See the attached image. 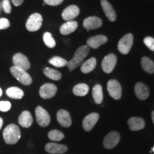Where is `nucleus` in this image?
I'll list each match as a JSON object with an SVG mask.
<instances>
[{
	"mask_svg": "<svg viewBox=\"0 0 154 154\" xmlns=\"http://www.w3.org/2000/svg\"><path fill=\"white\" fill-rule=\"evenodd\" d=\"M2 95V88H0V97H1Z\"/></svg>",
	"mask_w": 154,
	"mask_h": 154,
	"instance_id": "nucleus-40",
	"label": "nucleus"
},
{
	"mask_svg": "<svg viewBox=\"0 0 154 154\" xmlns=\"http://www.w3.org/2000/svg\"><path fill=\"white\" fill-rule=\"evenodd\" d=\"M107 90L113 99L119 100L122 95V88L118 81L115 79L109 80L107 83Z\"/></svg>",
	"mask_w": 154,
	"mask_h": 154,
	"instance_id": "nucleus-7",
	"label": "nucleus"
},
{
	"mask_svg": "<svg viewBox=\"0 0 154 154\" xmlns=\"http://www.w3.org/2000/svg\"><path fill=\"white\" fill-rule=\"evenodd\" d=\"M120 134L117 131H111L105 136L103 145L106 149H112L116 147L120 141Z\"/></svg>",
	"mask_w": 154,
	"mask_h": 154,
	"instance_id": "nucleus-9",
	"label": "nucleus"
},
{
	"mask_svg": "<svg viewBox=\"0 0 154 154\" xmlns=\"http://www.w3.org/2000/svg\"><path fill=\"white\" fill-rule=\"evenodd\" d=\"M108 41V38L104 35H96L89 38L86 42L87 46L89 48L96 49L101 45L106 44Z\"/></svg>",
	"mask_w": 154,
	"mask_h": 154,
	"instance_id": "nucleus-17",
	"label": "nucleus"
},
{
	"mask_svg": "<svg viewBox=\"0 0 154 154\" xmlns=\"http://www.w3.org/2000/svg\"><path fill=\"white\" fill-rule=\"evenodd\" d=\"M13 63L14 66L27 71L30 69L31 63L28 58L22 53L15 54L13 57Z\"/></svg>",
	"mask_w": 154,
	"mask_h": 154,
	"instance_id": "nucleus-11",
	"label": "nucleus"
},
{
	"mask_svg": "<svg viewBox=\"0 0 154 154\" xmlns=\"http://www.w3.org/2000/svg\"><path fill=\"white\" fill-rule=\"evenodd\" d=\"M43 40L46 46L49 48H54L56 46V42L52 34L49 32H45L43 36Z\"/></svg>",
	"mask_w": 154,
	"mask_h": 154,
	"instance_id": "nucleus-31",
	"label": "nucleus"
},
{
	"mask_svg": "<svg viewBox=\"0 0 154 154\" xmlns=\"http://www.w3.org/2000/svg\"><path fill=\"white\" fill-rule=\"evenodd\" d=\"M0 9H1V6H0Z\"/></svg>",
	"mask_w": 154,
	"mask_h": 154,
	"instance_id": "nucleus-42",
	"label": "nucleus"
},
{
	"mask_svg": "<svg viewBox=\"0 0 154 154\" xmlns=\"http://www.w3.org/2000/svg\"><path fill=\"white\" fill-rule=\"evenodd\" d=\"M101 5L104 11L106 16L110 22H115L116 19V13L113 8L112 5H111L107 0H101Z\"/></svg>",
	"mask_w": 154,
	"mask_h": 154,
	"instance_id": "nucleus-19",
	"label": "nucleus"
},
{
	"mask_svg": "<svg viewBox=\"0 0 154 154\" xmlns=\"http://www.w3.org/2000/svg\"><path fill=\"white\" fill-rule=\"evenodd\" d=\"M57 119L61 126L68 128L72 125V118L70 113L64 109H61L57 113Z\"/></svg>",
	"mask_w": 154,
	"mask_h": 154,
	"instance_id": "nucleus-15",
	"label": "nucleus"
},
{
	"mask_svg": "<svg viewBox=\"0 0 154 154\" xmlns=\"http://www.w3.org/2000/svg\"><path fill=\"white\" fill-rule=\"evenodd\" d=\"M43 18L38 13H34L29 17L26 23V28L29 32H36L42 27Z\"/></svg>",
	"mask_w": 154,
	"mask_h": 154,
	"instance_id": "nucleus-4",
	"label": "nucleus"
},
{
	"mask_svg": "<svg viewBox=\"0 0 154 154\" xmlns=\"http://www.w3.org/2000/svg\"><path fill=\"white\" fill-rule=\"evenodd\" d=\"M44 3L49 6H58L63 2V0H44Z\"/></svg>",
	"mask_w": 154,
	"mask_h": 154,
	"instance_id": "nucleus-36",
	"label": "nucleus"
},
{
	"mask_svg": "<svg viewBox=\"0 0 154 154\" xmlns=\"http://www.w3.org/2000/svg\"><path fill=\"white\" fill-rule=\"evenodd\" d=\"M2 7L5 11L7 14H10L11 11V7L10 2L9 0H3L2 1Z\"/></svg>",
	"mask_w": 154,
	"mask_h": 154,
	"instance_id": "nucleus-35",
	"label": "nucleus"
},
{
	"mask_svg": "<svg viewBox=\"0 0 154 154\" xmlns=\"http://www.w3.org/2000/svg\"><path fill=\"white\" fill-rule=\"evenodd\" d=\"M89 91V87L87 84H79L76 85L73 88V93L74 95L78 96H84L88 93Z\"/></svg>",
	"mask_w": 154,
	"mask_h": 154,
	"instance_id": "nucleus-27",
	"label": "nucleus"
},
{
	"mask_svg": "<svg viewBox=\"0 0 154 154\" xmlns=\"http://www.w3.org/2000/svg\"><path fill=\"white\" fill-rule=\"evenodd\" d=\"M117 63V57L114 54H109L103 58L101 63L102 69L106 74H110L113 71Z\"/></svg>",
	"mask_w": 154,
	"mask_h": 154,
	"instance_id": "nucleus-8",
	"label": "nucleus"
},
{
	"mask_svg": "<svg viewBox=\"0 0 154 154\" xmlns=\"http://www.w3.org/2000/svg\"><path fill=\"white\" fill-rule=\"evenodd\" d=\"M45 151L50 154H63L68 151V147L63 144L49 143L45 146Z\"/></svg>",
	"mask_w": 154,
	"mask_h": 154,
	"instance_id": "nucleus-16",
	"label": "nucleus"
},
{
	"mask_svg": "<svg viewBox=\"0 0 154 154\" xmlns=\"http://www.w3.org/2000/svg\"><path fill=\"white\" fill-rule=\"evenodd\" d=\"M3 138L7 144H16L21 138V131L19 126L14 124L8 125L3 131Z\"/></svg>",
	"mask_w": 154,
	"mask_h": 154,
	"instance_id": "nucleus-1",
	"label": "nucleus"
},
{
	"mask_svg": "<svg viewBox=\"0 0 154 154\" xmlns=\"http://www.w3.org/2000/svg\"><path fill=\"white\" fill-rule=\"evenodd\" d=\"M135 93L140 100H146L149 96V88L142 82L136 83L135 85Z\"/></svg>",
	"mask_w": 154,
	"mask_h": 154,
	"instance_id": "nucleus-18",
	"label": "nucleus"
},
{
	"mask_svg": "<svg viewBox=\"0 0 154 154\" xmlns=\"http://www.w3.org/2000/svg\"><path fill=\"white\" fill-rule=\"evenodd\" d=\"M48 137L53 141H59L64 138V134L59 130H51L48 134Z\"/></svg>",
	"mask_w": 154,
	"mask_h": 154,
	"instance_id": "nucleus-30",
	"label": "nucleus"
},
{
	"mask_svg": "<svg viewBox=\"0 0 154 154\" xmlns=\"http://www.w3.org/2000/svg\"><path fill=\"white\" fill-rule=\"evenodd\" d=\"M92 96H93L94 101L97 104H101L103 102V90H102V86L101 85L96 84L94 86L93 89H92Z\"/></svg>",
	"mask_w": 154,
	"mask_h": 154,
	"instance_id": "nucleus-25",
	"label": "nucleus"
},
{
	"mask_svg": "<svg viewBox=\"0 0 154 154\" xmlns=\"http://www.w3.org/2000/svg\"><path fill=\"white\" fill-rule=\"evenodd\" d=\"M102 24H103V22H102L101 19L95 16L87 17L84 19V22H83L84 27L87 30L99 29L102 26Z\"/></svg>",
	"mask_w": 154,
	"mask_h": 154,
	"instance_id": "nucleus-14",
	"label": "nucleus"
},
{
	"mask_svg": "<svg viewBox=\"0 0 154 154\" xmlns=\"http://www.w3.org/2000/svg\"><path fill=\"white\" fill-rule=\"evenodd\" d=\"M153 151H154V147H153Z\"/></svg>",
	"mask_w": 154,
	"mask_h": 154,
	"instance_id": "nucleus-41",
	"label": "nucleus"
},
{
	"mask_svg": "<svg viewBox=\"0 0 154 154\" xmlns=\"http://www.w3.org/2000/svg\"><path fill=\"white\" fill-rule=\"evenodd\" d=\"M141 66L144 72L149 74H154V62L147 57H143L141 59Z\"/></svg>",
	"mask_w": 154,
	"mask_h": 154,
	"instance_id": "nucleus-26",
	"label": "nucleus"
},
{
	"mask_svg": "<svg viewBox=\"0 0 154 154\" xmlns=\"http://www.w3.org/2000/svg\"><path fill=\"white\" fill-rule=\"evenodd\" d=\"M36 120L37 124L42 127H47L49 125L51 117L43 107L38 106L35 109Z\"/></svg>",
	"mask_w": 154,
	"mask_h": 154,
	"instance_id": "nucleus-6",
	"label": "nucleus"
},
{
	"mask_svg": "<svg viewBox=\"0 0 154 154\" xmlns=\"http://www.w3.org/2000/svg\"><path fill=\"white\" fill-rule=\"evenodd\" d=\"M77 28H78V23L76 21H69L61 25L60 33L62 35H69L75 32Z\"/></svg>",
	"mask_w": 154,
	"mask_h": 154,
	"instance_id": "nucleus-22",
	"label": "nucleus"
},
{
	"mask_svg": "<svg viewBox=\"0 0 154 154\" xmlns=\"http://www.w3.org/2000/svg\"><path fill=\"white\" fill-rule=\"evenodd\" d=\"M134 43V36L132 34H127L119 40L118 49L122 54H128L131 49Z\"/></svg>",
	"mask_w": 154,
	"mask_h": 154,
	"instance_id": "nucleus-5",
	"label": "nucleus"
},
{
	"mask_svg": "<svg viewBox=\"0 0 154 154\" xmlns=\"http://www.w3.org/2000/svg\"><path fill=\"white\" fill-rule=\"evenodd\" d=\"M6 94L9 98L14 99H21L24 95V91L20 88L16 87V86L7 88V91H6Z\"/></svg>",
	"mask_w": 154,
	"mask_h": 154,
	"instance_id": "nucleus-24",
	"label": "nucleus"
},
{
	"mask_svg": "<svg viewBox=\"0 0 154 154\" xmlns=\"http://www.w3.org/2000/svg\"><path fill=\"white\" fill-rule=\"evenodd\" d=\"M19 124L24 128H29L33 124V117L29 111H24L19 116Z\"/></svg>",
	"mask_w": 154,
	"mask_h": 154,
	"instance_id": "nucleus-21",
	"label": "nucleus"
},
{
	"mask_svg": "<svg viewBox=\"0 0 154 154\" xmlns=\"http://www.w3.org/2000/svg\"><path fill=\"white\" fill-rule=\"evenodd\" d=\"M151 118H152V121H153V122L154 124V111L151 113Z\"/></svg>",
	"mask_w": 154,
	"mask_h": 154,
	"instance_id": "nucleus-39",
	"label": "nucleus"
},
{
	"mask_svg": "<svg viewBox=\"0 0 154 154\" xmlns=\"http://www.w3.org/2000/svg\"><path fill=\"white\" fill-rule=\"evenodd\" d=\"M11 104L9 101H0V111L2 112H7L11 109Z\"/></svg>",
	"mask_w": 154,
	"mask_h": 154,
	"instance_id": "nucleus-33",
	"label": "nucleus"
},
{
	"mask_svg": "<svg viewBox=\"0 0 154 154\" xmlns=\"http://www.w3.org/2000/svg\"><path fill=\"white\" fill-rule=\"evenodd\" d=\"M128 124L131 131H136L143 129L145 127V121L143 119L139 117H132L128 119Z\"/></svg>",
	"mask_w": 154,
	"mask_h": 154,
	"instance_id": "nucleus-20",
	"label": "nucleus"
},
{
	"mask_svg": "<svg viewBox=\"0 0 154 154\" xmlns=\"http://www.w3.org/2000/svg\"><path fill=\"white\" fill-rule=\"evenodd\" d=\"M57 92V87L51 83L44 84L39 89V95L42 99H49L54 97Z\"/></svg>",
	"mask_w": 154,
	"mask_h": 154,
	"instance_id": "nucleus-10",
	"label": "nucleus"
},
{
	"mask_svg": "<svg viewBox=\"0 0 154 154\" xmlns=\"http://www.w3.org/2000/svg\"><path fill=\"white\" fill-rule=\"evenodd\" d=\"M143 43L152 51H154V38L151 36H146L144 38Z\"/></svg>",
	"mask_w": 154,
	"mask_h": 154,
	"instance_id": "nucleus-32",
	"label": "nucleus"
},
{
	"mask_svg": "<svg viewBox=\"0 0 154 154\" xmlns=\"http://www.w3.org/2000/svg\"><path fill=\"white\" fill-rule=\"evenodd\" d=\"M89 51L90 48L87 45L82 46V47L79 48L75 52L74 57L70 61H68L67 66H68L69 70L72 72V71L76 69L78 66H79L82 64L83 61L88 56Z\"/></svg>",
	"mask_w": 154,
	"mask_h": 154,
	"instance_id": "nucleus-2",
	"label": "nucleus"
},
{
	"mask_svg": "<svg viewBox=\"0 0 154 154\" xmlns=\"http://www.w3.org/2000/svg\"><path fill=\"white\" fill-rule=\"evenodd\" d=\"M49 63H51V65H53V66L61 68V67L67 66L68 61H66V59H63L62 57H54L51 58V59H49Z\"/></svg>",
	"mask_w": 154,
	"mask_h": 154,
	"instance_id": "nucleus-29",
	"label": "nucleus"
},
{
	"mask_svg": "<svg viewBox=\"0 0 154 154\" xmlns=\"http://www.w3.org/2000/svg\"><path fill=\"white\" fill-rule=\"evenodd\" d=\"M96 66V58L91 57L88 59L87 61H84L81 66V71L84 74H88L91 72L95 69Z\"/></svg>",
	"mask_w": 154,
	"mask_h": 154,
	"instance_id": "nucleus-23",
	"label": "nucleus"
},
{
	"mask_svg": "<svg viewBox=\"0 0 154 154\" xmlns=\"http://www.w3.org/2000/svg\"><path fill=\"white\" fill-rule=\"evenodd\" d=\"M10 26V22L7 19L2 18L0 19V29H6Z\"/></svg>",
	"mask_w": 154,
	"mask_h": 154,
	"instance_id": "nucleus-34",
	"label": "nucleus"
},
{
	"mask_svg": "<svg viewBox=\"0 0 154 154\" xmlns=\"http://www.w3.org/2000/svg\"><path fill=\"white\" fill-rule=\"evenodd\" d=\"M10 72L11 75L23 85L29 86L32 83V77L24 69L13 66L10 68Z\"/></svg>",
	"mask_w": 154,
	"mask_h": 154,
	"instance_id": "nucleus-3",
	"label": "nucleus"
},
{
	"mask_svg": "<svg viewBox=\"0 0 154 154\" xmlns=\"http://www.w3.org/2000/svg\"><path fill=\"white\" fill-rule=\"evenodd\" d=\"M2 125H3V119L0 117V130H1L2 127Z\"/></svg>",
	"mask_w": 154,
	"mask_h": 154,
	"instance_id": "nucleus-38",
	"label": "nucleus"
},
{
	"mask_svg": "<svg viewBox=\"0 0 154 154\" xmlns=\"http://www.w3.org/2000/svg\"><path fill=\"white\" fill-rule=\"evenodd\" d=\"M99 119V114L97 113H91L86 116L83 120V128L86 131H90L93 129Z\"/></svg>",
	"mask_w": 154,
	"mask_h": 154,
	"instance_id": "nucleus-12",
	"label": "nucleus"
},
{
	"mask_svg": "<svg viewBox=\"0 0 154 154\" xmlns=\"http://www.w3.org/2000/svg\"><path fill=\"white\" fill-rule=\"evenodd\" d=\"M44 74L46 76L49 78L50 79H52L54 81L60 80L61 79V76H62L61 72L56 70V69L49 68V67H47V68L44 69Z\"/></svg>",
	"mask_w": 154,
	"mask_h": 154,
	"instance_id": "nucleus-28",
	"label": "nucleus"
},
{
	"mask_svg": "<svg viewBox=\"0 0 154 154\" xmlns=\"http://www.w3.org/2000/svg\"><path fill=\"white\" fill-rule=\"evenodd\" d=\"M80 13L79 8L76 5H70L67 7L63 11L62 18L65 21L69 22V21H72L73 19L76 18L79 16Z\"/></svg>",
	"mask_w": 154,
	"mask_h": 154,
	"instance_id": "nucleus-13",
	"label": "nucleus"
},
{
	"mask_svg": "<svg viewBox=\"0 0 154 154\" xmlns=\"http://www.w3.org/2000/svg\"><path fill=\"white\" fill-rule=\"evenodd\" d=\"M11 1H12V3L14 4V5L16 6V7L20 6L24 2V0H11Z\"/></svg>",
	"mask_w": 154,
	"mask_h": 154,
	"instance_id": "nucleus-37",
	"label": "nucleus"
}]
</instances>
